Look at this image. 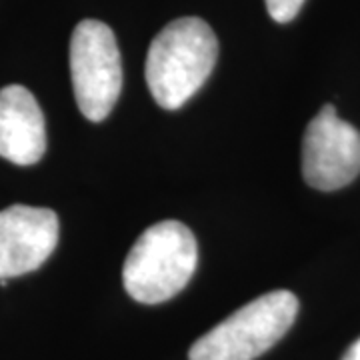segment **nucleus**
<instances>
[{
	"label": "nucleus",
	"instance_id": "1",
	"mask_svg": "<svg viewBox=\"0 0 360 360\" xmlns=\"http://www.w3.org/2000/svg\"><path fill=\"white\" fill-rule=\"evenodd\" d=\"M219 56V40L206 20L184 16L167 25L146 54V84L158 106L176 110L202 89Z\"/></svg>",
	"mask_w": 360,
	"mask_h": 360
},
{
	"label": "nucleus",
	"instance_id": "2",
	"mask_svg": "<svg viewBox=\"0 0 360 360\" xmlns=\"http://www.w3.org/2000/svg\"><path fill=\"white\" fill-rule=\"evenodd\" d=\"M198 262L193 231L179 220H162L146 229L124 260V288L142 304H160L191 283Z\"/></svg>",
	"mask_w": 360,
	"mask_h": 360
},
{
	"label": "nucleus",
	"instance_id": "3",
	"mask_svg": "<svg viewBox=\"0 0 360 360\" xmlns=\"http://www.w3.org/2000/svg\"><path fill=\"white\" fill-rule=\"evenodd\" d=\"M298 298L274 290L255 298L200 336L188 360H255L283 338L295 324Z\"/></svg>",
	"mask_w": 360,
	"mask_h": 360
},
{
	"label": "nucleus",
	"instance_id": "4",
	"mask_svg": "<svg viewBox=\"0 0 360 360\" xmlns=\"http://www.w3.org/2000/svg\"><path fill=\"white\" fill-rule=\"evenodd\" d=\"M70 77L84 118L101 122L110 115L122 90L120 51L110 26L90 18L78 22L70 39Z\"/></svg>",
	"mask_w": 360,
	"mask_h": 360
},
{
	"label": "nucleus",
	"instance_id": "5",
	"mask_svg": "<svg viewBox=\"0 0 360 360\" xmlns=\"http://www.w3.org/2000/svg\"><path fill=\"white\" fill-rule=\"evenodd\" d=\"M302 174L316 191H338L360 174V132L326 104L302 139Z\"/></svg>",
	"mask_w": 360,
	"mask_h": 360
},
{
	"label": "nucleus",
	"instance_id": "6",
	"mask_svg": "<svg viewBox=\"0 0 360 360\" xmlns=\"http://www.w3.org/2000/svg\"><path fill=\"white\" fill-rule=\"evenodd\" d=\"M58 245V217L51 208L14 205L0 210V281L40 269Z\"/></svg>",
	"mask_w": 360,
	"mask_h": 360
},
{
	"label": "nucleus",
	"instance_id": "7",
	"mask_svg": "<svg viewBox=\"0 0 360 360\" xmlns=\"http://www.w3.org/2000/svg\"><path fill=\"white\" fill-rule=\"evenodd\" d=\"M46 153V124L32 92L20 84L0 90V156L20 167Z\"/></svg>",
	"mask_w": 360,
	"mask_h": 360
},
{
	"label": "nucleus",
	"instance_id": "8",
	"mask_svg": "<svg viewBox=\"0 0 360 360\" xmlns=\"http://www.w3.org/2000/svg\"><path fill=\"white\" fill-rule=\"evenodd\" d=\"M304 0H266V8L272 20L276 22H290L300 13Z\"/></svg>",
	"mask_w": 360,
	"mask_h": 360
},
{
	"label": "nucleus",
	"instance_id": "9",
	"mask_svg": "<svg viewBox=\"0 0 360 360\" xmlns=\"http://www.w3.org/2000/svg\"><path fill=\"white\" fill-rule=\"evenodd\" d=\"M342 360H360V338L345 352Z\"/></svg>",
	"mask_w": 360,
	"mask_h": 360
}]
</instances>
